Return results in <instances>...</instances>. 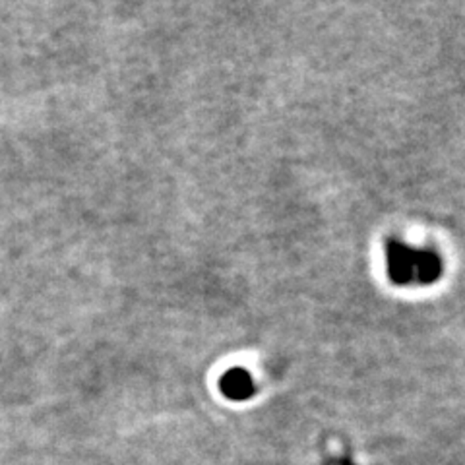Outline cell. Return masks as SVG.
<instances>
[{
  "label": "cell",
  "mask_w": 465,
  "mask_h": 465,
  "mask_svg": "<svg viewBox=\"0 0 465 465\" xmlns=\"http://www.w3.org/2000/svg\"><path fill=\"white\" fill-rule=\"evenodd\" d=\"M388 271L394 283H433L440 275V258L426 250H411L399 242H390L386 250Z\"/></svg>",
  "instance_id": "1"
},
{
  "label": "cell",
  "mask_w": 465,
  "mask_h": 465,
  "mask_svg": "<svg viewBox=\"0 0 465 465\" xmlns=\"http://www.w3.org/2000/svg\"><path fill=\"white\" fill-rule=\"evenodd\" d=\"M221 392L231 399H247L254 392V384L247 371L242 368H231L221 378Z\"/></svg>",
  "instance_id": "2"
}]
</instances>
